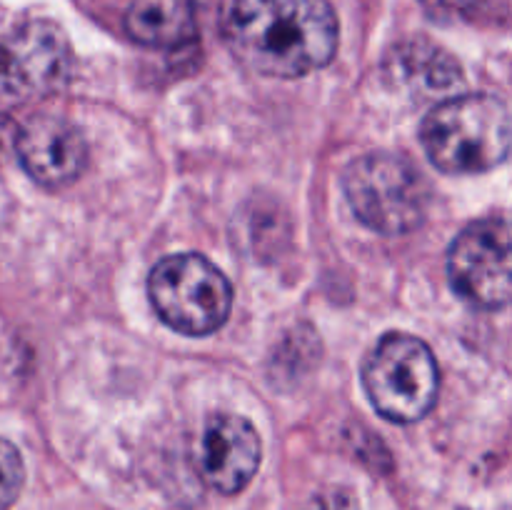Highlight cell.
Wrapping results in <instances>:
<instances>
[{
	"label": "cell",
	"mask_w": 512,
	"mask_h": 510,
	"mask_svg": "<svg viewBox=\"0 0 512 510\" xmlns=\"http://www.w3.org/2000/svg\"><path fill=\"white\" fill-rule=\"evenodd\" d=\"M70 43L50 20H28L0 38V98L13 103L45 98L70 75Z\"/></svg>",
	"instance_id": "6"
},
{
	"label": "cell",
	"mask_w": 512,
	"mask_h": 510,
	"mask_svg": "<svg viewBox=\"0 0 512 510\" xmlns=\"http://www.w3.org/2000/svg\"><path fill=\"white\" fill-rule=\"evenodd\" d=\"M13 150L25 173L43 188H65L88 163V148L80 130L58 115H33L20 125Z\"/></svg>",
	"instance_id": "8"
},
{
	"label": "cell",
	"mask_w": 512,
	"mask_h": 510,
	"mask_svg": "<svg viewBox=\"0 0 512 510\" xmlns=\"http://www.w3.org/2000/svg\"><path fill=\"white\" fill-rule=\"evenodd\" d=\"M13 143H15V130L10 128L5 120H0V155H3L5 148H10Z\"/></svg>",
	"instance_id": "14"
},
{
	"label": "cell",
	"mask_w": 512,
	"mask_h": 510,
	"mask_svg": "<svg viewBox=\"0 0 512 510\" xmlns=\"http://www.w3.org/2000/svg\"><path fill=\"white\" fill-rule=\"evenodd\" d=\"M155 313L183 335H210L228 320L233 288L210 260L198 253L160 260L148 278Z\"/></svg>",
	"instance_id": "5"
},
{
	"label": "cell",
	"mask_w": 512,
	"mask_h": 510,
	"mask_svg": "<svg viewBox=\"0 0 512 510\" xmlns=\"http://www.w3.org/2000/svg\"><path fill=\"white\" fill-rule=\"evenodd\" d=\"M125 30L145 48H180L198 33L190 0H133L125 13Z\"/></svg>",
	"instance_id": "10"
},
{
	"label": "cell",
	"mask_w": 512,
	"mask_h": 510,
	"mask_svg": "<svg viewBox=\"0 0 512 510\" xmlns=\"http://www.w3.org/2000/svg\"><path fill=\"white\" fill-rule=\"evenodd\" d=\"M345 198L363 225L380 235H405L428 213L423 175L395 153H368L353 160L343 178Z\"/></svg>",
	"instance_id": "3"
},
{
	"label": "cell",
	"mask_w": 512,
	"mask_h": 510,
	"mask_svg": "<svg viewBox=\"0 0 512 510\" xmlns=\"http://www.w3.org/2000/svg\"><path fill=\"white\" fill-rule=\"evenodd\" d=\"M225 38L245 68L303 78L333 60L338 18L328 0H233Z\"/></svg>",
	"instance_id": "1"
},
{
	"label": "cell",
	"mask_w": 512,
	"mask_h": 510,
	"mask_svg": "<svg viewBox=\"0 0 512 510\" xmlns=\"http://www.w3.org/2000/svg\"><path fill=\"white\" fill-rule=\"evenodd\" d=\"M388 70L403 85H413L420 90H450L463 83L460 65L450 53L428 40H408L398 45L388 58Z\"/></svg>",
	"instance_id": "11"
},
{
	"label": "cell",
	"mask_w": 512,
	"mask_h": 510,
	"mask_svg": "<svg viewBox=\"0 0 512 510\" xmlns=\"http://www.w3.org/2000/svg\"><path fill=\"white\" fill-rule=\"evenodd\" d=\"M450 285L460 300L478 310H503L512 295L508 220H475L450 245Z\"/></svg>",
	"instance_id": "7"
},
{
	"label": "cell",
	"mask_w": 512,
	"mask_h": 510,
	"mask_svg": "<svg viewBox=\"0 0 512 510\" xmlns=\"http://www.w3.org/2000/svg\"><path fill=\"white\" fill-rule=\"evenodd\" d=\"M25 483V465L18 448L0 438V510L10 508Z\"/></svg>",
	"instance_id": "12"
},
{
	"label": "cell",
	"mask_w": 512,
	"mask_h": 510,
	"mask_svg": "<svg viewBox=\"0 0 512 510\" xmlns=\"http://www.w3.org/2000/svg\"><path fill=\"white\" fill-rule=\"evenodd\" d=\"M428 8L430 15L440 20L453 18H473L488 0H420Z\"/></svg>",
	"instance_id": "13"
},
{
	"label": "cell",
	"mask_w": 512,
	"mask_h": 510,
	"mask_svg": "<svg viewBox=\"0 0 512 510\" xmlns=\"http://www.w3.org/2000/svg\"><path fill=\"white\" fill-rule=\"evenodd\" d=\"M363 385L385 420L418 423L433 410L440 373L428 343L408 333H388L363 365Z\"/></svg>",
	"instance_id": "4"
},
{
	"label": "cell",
	"mask_w": 512,
	"mask_h": 510,
	"mask_svg": "<svg viewBox=\"0 0 512 510\" xmlns=\"http://www.w3.org/2000/svg\"><path fill=\"white\" fill-rule=\"evenodd\" d=\"M510 110L490 93L448 98L430 110L420 143L433 165L450 175L488 173L510 153Z\"/></svg>",
	"instance_id": "2"
},
{
	"label": "cell",
	"mask_w": 512,
	"mask_h": 510,
	"mask_svg": "<svg viewBox=\"0 0 512 510\" xmlns=\"http://www.w3.org/2000/svg\"><path fill=\"white\" fill-rule=\"evenodd\" d=\"M263 445L253 425L240 415L220 413L208 420L203 435V475L210 488L235 495L258 473Z\"/></svg>",
	"instance_id": "9"
}]
</instances>
